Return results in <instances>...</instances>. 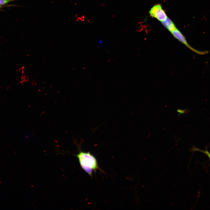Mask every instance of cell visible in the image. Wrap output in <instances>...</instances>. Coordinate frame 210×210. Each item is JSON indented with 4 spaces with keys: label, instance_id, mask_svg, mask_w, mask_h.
I'll list each match as a JSON object with an SVG mask.
<instances>
[{
    "label": "cell",
    "instance_id": "obj_1",
    "mask_svg": "<svg viewBox=\"0 0 210 210\" xmlns=\"http://www.w3.org/2000/svg\"><path fill=\"white\" fill-rule=\"evenodd\" d=\"M76 156L82 169L91 177L93 171L100 169L96 158L90 152L80 150Z\"/></svg>",
    "mask_w": 210,
    "mask_h": 210
},
{
    "label": "cell",
    "instance_id": "obj_2",
    "mask_svg": "<svg viewBox=\"0 0 210 210\" xmlns=\"http://www.w3.org/2000/svg\"><path fill=\"white\" fill-rule=\"evenodd\" d=\"M170 32L175 38L195 52L201 55H204L209 52L207 50L200 51L192 47L188 43L183 35L176 28Z\"/></svg>",
    "mask_w": 210,
    "mask_h": 210
},
{
    "label": "cell",
    "instance_id": "obj_3",
    "mask_svg": "<svg viewBox=\"0 0 210 210\" xmlns=\"http://www.w3.org/2000/svg\"><path fill=\"white\" fill-rule=\"evenodd\" d=\"M149 14L152 17L157 19L162 22L166 20L167 17L160 4L154 5L149 11Z\"/></svg>",
    "mask_w": 210,
    "mask_h": 210
},
{
    "label": "cell",
    "instance_id": "obj_4",
    "mask_svg": "<svg viewBox=\"0 0 210 210\" xmlns=\"http://www.w3.org/2000/svg\"><path fill=\"white\" fill-rule=\"evenodd\" d=\"M162 23L170 32L176 28L172 21L168 17L164 20L162 22Z\"/></svg>",
    "mask_w": 210,
    "mask_h": 210
},
{
    "label": "cell",
    "instance_id": "obj_5",
    "mask_svg": "<svg viewBox=\"0 0 210 210\" xmlns=\"http://www.w3.org/2000/svg\"><path fill=\"white\" fill-rule=\"evenodd\" d=\"M192 150L194 151H198L206 155L210 160V153L208 151L207 148H206L204 150H203L194 146L192 148Z\"/></svg>",
    "mask_w": 210,
    "mask_h": 210
},
{
    "label": "cell",
    "instance_id": "obj_6",
    "mask_svg": "<svg viewBox=\"0 0 210 210\" xmlns=\"http://www.w3.org/2000/svg\"><path fill=\"white\" fill-rule=\"evenodd\" d=\"M189 111V110L187 109H178L177 110V111L178 113L177 115L179 116L183 114L186 113Z\"/></svg>",
    "mask_w": 210,
    "mask_h": 210
},
{
    "label": "cell",
    "instance_id": "obj_7",
    "mask_svg": "<svg viewBox=\"0 0 210 210\" xmlns=\"http://www.w3.org/2000/svg\"><path fill=\"white\" fill-rule=\"evenodd\" d=\"M15 0H0V5H4L9 2Z\"/></svg>",
    "mask_w": 210,
    "mask_h": 210
},
{
    "label": "cell",
    "instance_id": "obj_8",
    "mask_svg": "<svg viewBox=\"0 0 210 210\" xmlns=\"http://www.w3.org/2000/svg\"><path fill=\"white\" fill-rule=\"evenodd\" d=\"M1 6L0 5V8H1Z\"/></svg>",
    "mask_w": 210,
    "mask_h": 210
}]
</instances>
